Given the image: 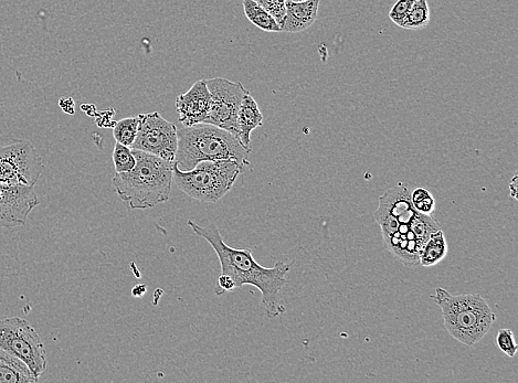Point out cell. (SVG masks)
<instances>
[{"instance_id":"19","label":"cell","mask_w":518,"mask_h":383,"mask_svg":"<svg viewBox=\"0 0 518 383\" xmlns=\"http://www.w3.org/2000/svg\"><path fill=\"white\" fill-rule=\"evenodd\" d=\"M140 116L126 117L115 123L113 136L116 143H120L126 147H132L135 142L137 132H139Z\"/></svg>"},{"instance_id":"11","label":"cell","mask_w":518,"mask_h":383,"mask_svg":"<svg viewBox=\"0 0 518 383\" xmlns=\"http://www.w3.org/2000/svg\"><path fill=\"white\" fill-rule=\"evenodd\" d=\"M210 104L211 99L206 80L195 82L192 88L176 98L179 122L184 127L205 123L210 111Z\"/></svg>"},{"instance_id":"3","label":"cell","mask_w":518,"mask_h":383,"mask_svg":"<svg viewBox=\"0 0 518 383\" xmlns=\"http://www.w3.org/2000/svg\"><path fill=\"white\" fill-rule=\"evenodd\" d=\"M175 162L179 169L190 170L202 162L236 161L248 166L249 154L231 133L213 124L199 123L178 131Z\"/></svg>"},{"instance_id":"9","label":"cell","mask_w":518,"mask_h":383,"mask_svg":"<svg viewBox=\"0 0 518 383\" xmlns=\"http://www.w3.org/2000/svg\"><path fill=\"white\" fill-rule=\"evenodd\" d=\"M139 116V132L131 147L132 150L155 155L168 162H175L178 146L176 125L165 120L158 112Z\"/></svg>"},{"instance_id":"12","label":"cell","mask_w":518,"mask_h":383,"mask_svg":"<svg viewBox=\"0 0 518 383\" xmlns=\"http://www.w3.org/2000/svg\"><path fill=\"white\" fill-rule=\"evenodd\" d=\"M377 209L397 219L399 225H407L417 215L411 202V190L404 184L390 188L380 196Z\"/></svg>"},{"instance_id":"14","label":"cell","mask_w":518,"mask_h":383,"mask_svg":"<svg viewBox=\"0 0 518 383\" xmlns=\"http://www.w3.org/2000/svg\"><path fill=\"white\" fill-rule=\"evenodd\" d=\"M263 124L259 105L248 92L243 98L237 117L238 141L251 151V133Z\"/></svg>"},{"instance_id":"24","label":"cell","mask_w":518,"mask_h":383,"mask_svg":"<svg viewBox=\"0 0 518 383\" xmlns=\"http://www.w3.org/2000/svg\"><path fill=\"white\" fill-rule=\"evenodd\" d=\"M255 2L266 9L282 26L285 16V2L287 0H255Z\"/></svg>"},{"instance_id":"25","label":"cell","mask_w":518,"mask_h":383,"mask_svg":"<svg viewBox=\"0 0 518 383\" xmlns=\"http://www.w3.org/2000/svg\"><path fill=\"white\" fill-rule=\"evenodd\" d=\"M236 290L235 282L231 280L230 276L225 274H220L218 279V286L215 289V294L220 296L227 292H232Z\"/></svg>"},{"instance_id":"20","label":"cell","mask_w":518,"mask_h":383,"mask_svg":"<svg viewBox=\"0 0 518 383\" xmlns=\"http://www.w3.org/2000/svg\"><path fill=\"white\" fill-rule=\"evenodd\" d=\"M113 163L116 174L131 172L136 165L132 148L116 143L113 151Z\"/></svg>"},{"instance_id":"29","label":"cell","mask_w":518,"mask_h":383,"mask_svg":"<svg viewBox=\"0 0 518 383\" xmlns=\"http://www.w3.org/2000/svg\"><path fill=\"white\" fill-rule=\"evenodd\" d=\"M292 2H296V3H298V2H305V0H292Z\"/></svg>"},{"instance_id":"5","label":"cell","mask_w":518,"mask_h":383,"mask_svg":"<svg viewBox=\"0 0 518 383\" xmlns=\"http://www.w3.org/2000/svg\"><path fill=\"white\" fill-rule=\"evenodd\" d=\"M242 165L236 161L202 162L190 170L173 166V182L184 194L207 204H216L234 187L242 173Z\"/></svg>"},{"instance_id":"28","label":"cell","mask_w":518,"mask_h":383,"mask_svg":"<svg viewBox=\"0 0 518 383\" xmlns=\"http://www.w3.org/2000/svg\"><path fill=\"white\" fill-rule=\"evenodd\" d=\"M510 188L512 189V196L517 199V176H515L513 179H512V182L510 184Z\"/></svg>"},{"instance_id":"8","label":"cell","mask_w":518,"mask_h":383,"mask_svg":"<svg viewBox=\"0 0 518 383\" xmlns=\"http://www.w3.org/2000/svg\"><path fill=\"white\" fill-rule=\"evenodd\" d=\"M206 83L211 104L205 123L218 126L237 138L238 112L248 91L240 82H232L224 78L208 79Z\"/></svg>"},{"instance_id":"16","label":"cell","mask_w":518,"mask_h":383,"mask_svg":"<svg viewBox=\"0 0 518 383\" xmlns=\"http://www.w3.org/2000/svg\"><path fill=\"white\" fill-rule=\"evenodd\" d=\"M448 255V242L444 232L439 229L433 232L424 244L419 257L421 267L432 268Z\"/></svg>"},{"instance_id":"22","label":"cell","mask_w":518,"mask_h":383,"mask_svg":"<svg viewBox=\"0 0 518 383\" xmlns=\"http://www.w3.org/2000/svg\"><path fill=\"white\" fill-rule=\"evenodd\" d=\"M496 345L503 353L510 358H514L518 351V345L515 342L514 333L511 329H501L496 336Z\"/></svg>"},{"instance_id":"7","label":"cell","mask_w":518,"mask_h":383,"mask_svg":"<svg viewBox=\"0 0 518 383\" xmlns=\"http://www.w3.org/2000/svg\"><path fill=\"white\" fill-rule=\"evenodd\" d=\"M0 348L23 361L38 378L47 369L45 344L24 318L10 317L0 321Z\"/></svg>"},{"instance_id":"10","label":"cell","mask_w":518,"mask_h":383,"mask_svg":"<svg viewBox=\"0 0 518 383\" xmlns=\"http://www.w3.org/2000/svg\"><path fill=\"white\" fill-rule=\"evenodd\" d=\"M40 204L35 187L0 184V228L23 227Z\"/></svg>"},{"instance_id":"26","label":"cell","mask_w":518,"mask_h":383,"mask_svg":"<svg viewBox=\"0 0 518 383\" xmlns=\"http://www.w3.org/2000/svg\"><path fill=\"white\" fill-rule=\"evenodd\" d=\"M61 110L67 114H74V102L71 98H61L59 101Z\"/></svg>"},{"instance_id":"21","label":"cell","mask_w":518,"mask_h":383,"mask_svg":"<svg viewBox=\"0 0 518 383\" xmlns=\"http://www.w3.org/2000/svg\"><path fill=\"white\" fill-rule=\"evenodd\" d=\"M411 202L415 210L422 215H432L436 210L435 197L424 187H418L411 191Z\"/></svg>"},{"instance_id":"23","label":"cell","mask_w":518,"mask_h":383,"mask_svg":"<svg viewBox=\"0 0 518 383\" xmlns=\"http://www.w3.org/2000/svg\"><path fill=\"white\" fill-rule=\"evenodd\" d=\"M415 2L416 0H398L393 8L390 9L389 18L400 27Z\"/></svg>"},{"instance_id":"15","label":"cell","mask_w":518,"mask_h":383,"mask_svg":"<svg viewBox=\"0 0 518 383\" xmlns=\"http://www.w3.org/2000/svg\"><path fill=\"white\" fill-rule=\"evenodd\" d=\"M38 380L23 361L0 348V383H36Z\"/></svg>"},{"instance_id":"13","label":"cell","mask_w":518,"mask_h":383,"mask_svg":"<svg viewBox=\"0 0 518 383\" xmlns=\"http://www.w3.org/2000/svg\"><path fill=\"white\" fill-rule=\"evenodd\" d=\"M320 0H305V2H285V16L282 23V33H302L309 29L319 14Z\"/></svg>"},{"instance_id":"27","label":"cell","mask_w":518,"mask_h":383,"mask_svg":"<svg viewBox=\"0 0 518 383\" xmlns=\"http://www.w3.org/2000/svg\"><path fill=\"white\" fill-rule=\"evenodd\" d=\"M146 285H137L134 287L132 294L135 297H141L146 293Z\"/></svg>"},{"instance_id":"1","label":"cell","mask_w":518,"mask_h":383,"mask_svg":"<svg viewBox=\"0 0 518 383\" xmlns=\"http://www.w3.org/2000/svg\"><path fill=\"white\" fill-rule=\"evenodd\" d=\"M187 225L205 239L215 250L220 262L221 274L230 276L235 282L236 289L243 285H252L261 292V304L269 318H276L285 313L281 291L287 284V275L291 265L277 262L273 268H264L255 258L250 249H234L227 246L215 223L203 227L193 220Z\"/></svg>"},{"instance_id":"4","label":"cell","mask_w":518,"mask_h":383,"mask_svg":"<svg viewBox=\"0 0 518 383\" xmlns=\"http://www.w3.org/2000/svg\"><path fill=\"white\" fill-rule=\"evenodd\" d=\"M429 299L441 308L447 332L465 346L481 342L498 318L479 294L452 295L437 287Z\"/></svg>"},{"instance_id":"18","label":"cell","mask_w":518,"mask_h":383,"mask_svg":"<svg viewBox=\"0 0 518 383\" xmlns=\"http://www.w3.org/2000/svg\"><path fill=\"white\" fill-rule=\"evenodd\" d=\"M429 24L430 8L427 0H416L400 27L406 30H421Z\"/></svg>"},{"instance_id":"6","label":"cell","mask_w":518,"mask_h":383,"mask_svg":"<svg viewBox=\"0 0 518 383\" xmlns=\"http://www.w3.org/2000/svg\"><path fill=\"white\" fill-rule=\"evenodd\" d=\"M44 170V161L33 143L0 135V184L35 187Z\"/></svg>"},{"instance_id":"2","label":"cell","mask_w":518,"mask_h":383,"mask_svg":"<svg viewBox=\"0 0 518 383\" xmlns=\"http://www.w3.org/2000/svg\"><path fill=\"white\" fill-rule=\"evenodd\" d=\"M133 153L136 165L131 172L113 177L116 194L129 210L164 204L172 193L174 162L141 151Z\"/></svg>"},{"instance_id":"17","label":"cell","mask_w":518,"mask_h":383,"mask_svg":"<svg viewBox=\"0 0 518 383\" xmlns=\"http://www.w3.org/2000/svg\"><path fill=\"white\" fill-rule=\"evenodd\" d=\"M243 12L251 24L267 33H282V28L276 18L266 9L260 6L255 0H243Z\"/></svg>"}]
</instances>
